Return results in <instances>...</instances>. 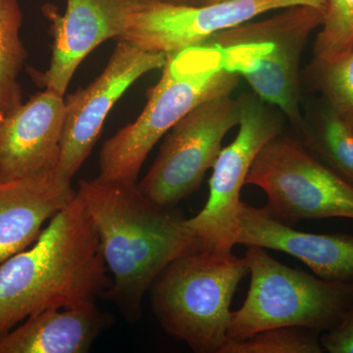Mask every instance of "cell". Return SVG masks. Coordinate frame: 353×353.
I'll return each instance as SVG.
<instances>
[{
	"label": "cell",
	"instance_id": "obj_1",
	"mask_svg": "<svg viewBox=\"0 0 353 353\" xmlns=\"http://www.w3.org/2000/svg\"><path fill=\"white\" fill-rule=\"evenodd\" d=\"M78 194L92 217L112 284L103 299L128 322L141 318L143 301L158 276L175 260L202 248L174 208L157 205L138 183L81 181Z\"/></svg>",
	"mask_w": 353,
	"mask_h": 353
},
{
	"label": "cell",
	"instance_id": "obj_2",
	"mask_svg": "<svg viewBox=\"0 0 353 353\" xmlns=\"http://www.w3.org/2000/svg\"><path fill=\"white\" fill-rule=\"evenodd\" d=\"M99 234L77 192L38 240L0 264V336L48 309L82 307L112 284Z\"/></svg>",
	"mask_w": 353,
	"mask_h": 353
},
{
	"label": "cell",
	"instance_id": "obj_3",
	"mask_svg": "<svg viewBox=\"0 0 353 353\" xmlns=\"http://www.w3.org/2000/svg\"><path fill=\"white\" fill-rule=\"evenodd\" d=\"M240 78L224 68L220 51L208 43L168 57L138 119L102 145L97 179L137 183L148 153L160 139L202 102L232 94Z\"/></svg>",
	"mask_w": 353,
	"mask_h": 353
},
{
	"label": "cell",
	"instance_id": "obj_4",
	"mask_svg": "<svg viewBox=\"0 0 353 353\" xmlns=\"http://www.w3.org/2000/svg\"><path fill=\"white\" fill-rule=\"evenodd\" d=\"M250 274L245 257L201 248L172 262L153 283V313L162 329L196 353H222L232 299Z\"/></svg>",
	"mask_w": 353,
	"mask_h": 353
},
{
	"label": "cell",
	"instance_id": "obj_5",
	"mask_svg": "<svg viewBox=\"0 0 353 353\" xmlns=\"http://www.w3.org/2000/svg\"><path fill=\"white\" fill-rule=\"evenodd\" d=\"M322 21L323 11L316 7L290 6L268 19L248 21L217 32L204 43L220 51L225 69L245 78L257 97L277 106L301 129V55Z\"/></svg>",
	"mask_w": 353,
	"mask_h": 353
},
{
	"label": "cell",
	"instance_id": "obj_6",
	"mask_svg": "<svg viewBox=\"0 0 353 353\" xmlns=\"http://www.w3.org/2000/svg\"><path fill=\"white\" fill-rule=\"evenodd\" d=\"M246 248L245 259L252 278L245 303L232 312L230 340L245 341L260 332L282 327L329 331L352 307L353 281L315 277L281 263L264 248Z\"/></svg>",
	"mask_w": 353,
	"mask_h": 353
},
{
	"label": "cell",
	"instance_id": "obj_7",
	"mask_svg": "<svg viewBox=\"0 0 353 353\" xmlns=\"http://www.w3.org/2000/svg\"><path fill=\"white\" fill-rule=\"evenodd\" d=\"M245 185L263 190L266 210L289 226L301 220H353V185L282 132L260 150Z\"/></svg>",
	"mask_w": 353,
	"mask_h": 353
},
{
	"label": "cell",
	"instance_id": "obj_8",
	"mask_svg": "<svg viewBox=\"0 0 353 353\" xmlns=\"http://www.w3.org/2000/svg\"><path fill=\"white\" fill-rule=\"evenodd\" d=\"M240 119V101L231 94L202 102L167 132L139 190L157 205L175 208L199 189L222 150L223 139Z\"/></svg>",
	"mask_w": 353,
	"mask_h": 353
},
{
	"label": "cell",
	"instance_id": "obj_9",
	"mask_svg": "<svg viewBox=\"0 0 353 353\" xmlns=\"http://www.w3.org/2000/svg\"><path fill=\"white\" fill-rule=\"evenodd\" d=\"M241 119L236 139L222 148L209 180V194L201 212L185 220L202 248L232 252L236 243L241 190L260 150L282 132V122L256 94L239 99Z\"/></svg>",
	"mask_w": 353,
	"mask_h": 353
},
{
	"label": "cell",
	"instance_id": "obj_10",
	"mask_svg": "<svg viewBox=\"0 0 353 353\" xmlns=\"http://www.w3.org/2000/svg\"><path fill=\"white\" fill-rule=\"evenodd\" d=\"M327 0H227L202 6L158 0H131L126 27L118 41L167 57L208 41L215 34L262 14L294 6L324 10Z\"/></svg>",
	"mask_w": 353,
	"mask_h": 353
},
{
	"label": "cell",
	"instance_id": "obj_11",
	"mask_svg": "<svg viewBox=\"0 0 353 353\" xmlns=\"http://www.w3.org/2000/svg\"><path fill=\"white\" fill-rule=\"evenodd\" d=\"M168 57L118 41L101 75L65 101L63 136L57 172L72 181L90 157L114 104L141 77L163 68Z\"/></svg>",
	"mask_w": 353,
	"mask_h": 353
},
{
	"label": "cell",
	"instance_id": "obj_12",
	"mask_svg": "<svg viewBox=\"0 0 353 353\" xmlns=\"http://www.w3.org/2000/svg\"><path fill=\"white\" fill-rule=\"evenodd\" d=\"M59 15L50 6L43 8L51 21L52 55L44 73L34 74L46 90L64 97L83 60L99 44L119 39L126 27L131 0H65Z\"/></svg>",
	"mask_w": 353,
	"mask_h": 353
},
{
	"label": "cell",
	"instance_id": "obj_13",
	"mask_svg": "<svg viewBox=\"0 0 353 353\" xmlns=\"http://www.w3.org/2000/svg\"><path fill=\"white\" fill-rule=\"evenodd\" d=\"M65 117L64 97L46 88L0 120V179L57 170Z\"/></svg>",
	"mask_w": 353,
	"mask_h": 353
},
{
	"label": "cell",
	"instance_id": "obj_14",
	"mask_svg": "<svg viewBox=\"0 0 353 353\" xmlns=\"http://www.w3.org/2000/svg\"><path fill=\"white\" fill-rule=\"evenodd\" d=\"M236 243L287 253L325 280L353 281V234L297 231L276 220L266 208L241 202Z\"/></svg>",
	"mask_w": 353,
	"mask_h": 353
},
{
	"label": "cell",
	"instance_id": "obj_15",
	"mask_svg": "<svg viewBox=\"0 0 353 353\" xmlns=\"http://www.w3.org/2000/svg\"><path fill=\"white\" fill-rule=\"evenodd\" d=\"M76 196L72 181L65 180L57 170L0 179V264L30 248L44 224Z\"/></svg>",
	"mask_w": 353,
	"mask_h": 353
},
{
	"label": "cell",
	"instance_id": "obj_16",
	"mask_svg": "<svg viewBox=\"0 0 353 353\" xmlns=\"http://www.w3.org/2000/svg\"><path fill=\"white\" fill-rule=\"evenodd\" d=\"M113 321L95 303L48 309L0 336V353H87Z\"/></svg>",
	"mask_w": 353,
	"mask_h": 353
},
{
	"label": "cell",
	"instance_id": "obj_17",
	"mask_svg": "<svg viewBox=\"0 0 353 353\" xmlns=\"http://www.w3.org/2000/svg\"><path fill=\"white\" fill-rule=\"evenodd\" d=\"M22 24L18 0H0V120L23 104L18 78L28 53L20 39Z\"/></svg>",
	"mask_w": 353,
	"mask_h": 353
},
{
	"label": "cell",
	"instance_id": "obj_18",
	"mask_svg": "<svg viewBox=\"0 0 353 353\" xmlns=\"http://www.w3.org/2000/svg\"><path fill=\"white\" fill-rule=\"evenodd\" d=\"M313 157L353 185V131L326 103L309 126L301 128Z\"/></svg>",
	"mask_w": 353,
	"mask_h": 353
},
{
	"label": "cell",
	"instance_id": "obj_19",
	"mask_svg": "<svg viewBox=\"0 0 353 353\" xmlns=\"http://www.w3.org/2000/svg\"><path fill=\"white\" fill-rule=\"evenodd\" d=\"M321 28L313 46L311 71L328 66L353 51V0H327Z\"/></svg>",
	"mask_w": 353,
	"mask_h": 353
},
{
	"label": "cell",
	"instance_id": "obj_20",
	"mask_svg": "<svg viewBox=\"0 0 353 353\" xmlns=\"http://www.w3.org/2000/svg\"><path fill=\"white\" fill-rule=\"evenodd\" d=\"M318 332L299 327H282L260 332L245 341H231L222 353H321Z\"/></svg>",
	"mask_w": 353,
	"mask_h": 353
},
{
	"label": "cell",
	"instance_id": "obj_21",
	"mask_svg": "<svg viewBox=\"0 0 353 353\" xmlns=\"http://www.w3.org/2000/svg\"><path fill=\"white\" fill-rule=\"evenodd\" d=\"M311 75L326 103L353 131V51Z\"/></svg>",
	"mask_w": 353,
	"mask_h": 353
},
{
	"label": "cell",
	"instance_id": "obj_22",
	"mask_svg": "<svg viewBox=\"0 0 353 353\" xmlns=\"http://www.w3.org/2000/svg\"><path fill=\"white\" fill-rule=\"evenodd\" d=\"M320 341L330 353H353V305L336 326L323 334Z\"/></svg>",
	"mask_w": 353,
	"mask_h": 353
},
{
	"label": "cell",
	"instance_id": "obj_23",
	"mask_svg": "<svg viewBox=\"0 0 353 353\" xmlns=\"http://www.w3.org/2000/svg\"><path fill=\"white\" fill-rule=\"evenodd\" d=\"M158 1L175 4V6H202L205 4L206 0H158Z\"/></svg>",
	"mask_w": 353,
	"mask_h": 353
},
{
	"label": "cell",
	"instance_id": "obj_24",
	"mask_svg": "<svg viewBox=\"0 0 353 353\" xmlns=\"http://www.w3.org/2000/svg\"><path fill=\"white\" fill-rule=\"evenodd\" d=\"M221 1H227V0H206L205 4H204V6H208V4L217 3V2Z\"/></svg>",
	"mask_w": 353,
	"mask_h": 353
}]
</instances>
